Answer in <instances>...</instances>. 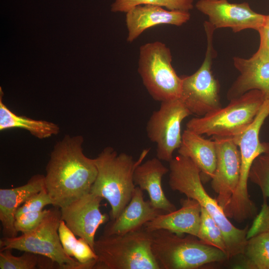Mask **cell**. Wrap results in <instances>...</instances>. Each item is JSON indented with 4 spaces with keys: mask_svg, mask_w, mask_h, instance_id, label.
I'll use <instances>...</instances> for the list:
<instances>
[{
    "mask_svg": "<svg viewBox=\"0 0 269 269\" xmlns=\"http://www.w3.org/2000/svg\"><path fill=\"white\" fill-rule=\"evenodd\" d=\"M80 135H66L57 142L46 167L45 188L52 205L59 208L90 192L97 168L83 152Z\"/></svg>",
    "mask_w": 269,
    "mask_h": 269,
    "instance_id": "cell-1",
    "label": "cell"
},
{
    "mask_svg": "<svg viewBox=\"0 0 269 269\" xmlns=\"http://www.w3.org/2000/svg\"><path fill=\"white\" fill-rule=\"evenodd\" d=\"M169 163L170 188L197 201L215 220L223 233L228 260L242 255L247 241L248 226L239 229L231 223L216 199L211 197L206 191L200 171L191 159L178 154Z\"/></svg>",
    "mask_w": 269,
    "mask_h": 269,
    "instance_id": "cell-2",
    "label": "cell"
},
{
    "mask_svg": "<svg viewBox=\"0 0 269 269\" xmlns=\"http://www.w3.org/2000/svg\"><path fill=\"white\" fill-rule=\"evenodd\" d=\"M148 151L149 149L143 150L138 159L134 161L131 155L118 153L108 146L94 158L97 175L90 192L108 201L111 220L117 218L130 201L136 187L134 170Z\"/></svg>",
    "mask_w": 269,
    "mask_h": 269,
    "instance_id": "cell-3",
    "label": "cell"
},
{
    "mask_svg": "<svg viewBox=\"0 0 269 269\" xmlns=\"http://www.w3.org/2000/svg\"><path fill=\"white\" fill-rule=\"evenodd\" d=\"M150 233L152 252L160 269H196L228 260L224 252L196 236L182 237L163 229Z\"/></svg>",
    "mask_w": 269,
    "mask_h": 269,
    "instance_id": "cell-4",
    "label": "cell"
},
{
    "mask_svg": "<svg viewBox=\"0 0 269 269\" xmlns=\"http://www.w3.org/2000/svg\"><path fill=\"white\" fill-rule=\"evenodd\" d=\"M151 243V233L144 227L124 234H103L95 241L93 269H160Z\"/></svg>",
    "mask_w": 269,
    "mask_h": 269,
    "instance_id": "cell-5",
    "label": "cell"
},
{
    "mask_svg": "<svg viewBox=\"0 0 269 269\" xmlns=\"http://www.w3.org/2000/svg\"><path fill=\"white\" fill-rule=\"evenodd\" d=\"M266 100L261 91L250 90L230 100L225 107L192 118L186 129L201 135L236 138L252 123Z\"/></svg>",
    "mask_w": 269,
    "mask_h": 269,
    "instance_id": "cell-6",
    "label": "cell"
},
{
    "mask_svg": "<svg viewBox=\"0 0 269 269\" xmlns=\"http://www.w3.org/2000/svg\"><path fill=\"white\" fill-rule=\"evenodd\" d=\"M61 220L60 208L54 207L48 212L33 230L13 238L0 240V250L15 249L47 258L57 264L58 269H84L83 266L63 250L58 233Z\"/></svg>",
    "mask_w": 269,
    "mask_h": 269,
    "instance_id": "cell-7",
    "label": "cell"
},
{
    "mask_svg": "<svg viewBox=\"0 0 269 269\" xmlns=\"http://www.w3.org/2000/svg\"><path fill=\"white\" fill-rule=\"evenodd\" d=\"M169 48L163 42L146 43L140 47L137 71L152 99L160 102L180 98L182 78L172 64Z\"/></svg>",
    "mask_w": 269,
    "mask_h": 269,
    "instance_id": "cell-8",
    "label": "cell"
},
{
    "mask_svg": "<svg viewBox=\"0 0 269 269\" xmlns=\"http://www.w3.org/2000/svg\"><path fill=\"white\" fill-rule=\"evenodd\" d=\"M204 27L207 41L204 60L194 73L181 77L179 98L191 115L199 117H203L222 107L220 85L212 71V60L216 54L213 47V35L215 29L208 21H205Z\"/></svg>",
    "mask_w": 269,
    "mask_h": 269,
    "instance_id": "cell-9",
    "label": "cell"
},
{
    "mask_svg": "<svg viewBox=\"0 0 269 269\" xmlns=\"http://www.w3.org/2000/svg\"><path fill=\"white\" fill-rule=\"evenodd\" d=\"M269 116V100H266L252 123L238 137L233 138L239 147L241 156L239 181L228 205L229 210L235 214L247 215L256 208L248 193V181L255 159L269 149V142H262L259 138L262 126Z\"/></svg>",
    "mask_w": 269,
    "mask_h": 269,
    "instance_id": "cell-10",
    "label": "cell"
},
{
    "mask_svg": "<svg viewBox=\"0 0 269 269\" xmlns=\"http://www.w3.org/2000/svg\"><path fill=\"white\" fill-rule=\"evenodd\" d=\"M160 103L159 109L150 117L146 130L148 138L156 144L157 157L169 162L181 143V123L191 114L179 98Z\"/></svg>",
    "mask_w": 269,
    "mask_h": 269,
    "instance_id": "cell-11",
    "label": "cell"
},
{
    "mask_svg": "<svg viewBox=\"0 0 269 269\" xmlns=\"http://www.w3.org/2000/svg\"><path fill=\"white\" fill-rule=\"evenodd\" d=\"M198 10L208 16L215 28L229 27L234 32L246 29L258 31L265 25L266 15L254 11L247 2L230 3L228 0H199Z\"/></svg>",
    "mask_w": 269,
    "mask_h": 269,
    "instance_id": "cell-12",
    "label": "cell"
},
{
    "mask_svg": "<svg viewBox=\"0 0 269 269\" xmlns=\"http://www.w3.org/2000/svg\"><path fill=\"white\" fill-rule=\"evenodd\" d=\"M217 161L211 185L217 201L224 210L236 190L240 176L241 156L232 137H214Z\"/></svg>",
    "mask_w": 269,
    "mask_h": 269,
    "instance_id": "cell-13",
    "label": "cell"
},
{
    "mask_svg": "<svg viewBox=\"0 0 269 269\" xmlns=\"http://www.w3.org/2000/svg\"><path fill=\"white\" fill-rule=\"evenodd\" d=\"M102 199L90 192L60 208L61 219L76 236L84 239L93 250L97 229L109 219L107 214L100 211Z\"/></svg>",
    "mask_w": 269,
    "mask_h": 269,
    "instance_id": "cell-14",
    "label": "cell"
},
{
    "mask_svg": "<svg viewBox=\"0 0 269 269\" xmlns=\"http://www.w3.org/2000/svg\"><path fill=\"white\" fill-rule=\"evenodd\" d=\"M239 76L227 94L229 100L252 90H258L269 100V53L258 50L250 58H233Z\"/></svg>",
    "mask_w": 269,
    "mask_h": 269,
    "instance_id": "cell-15",
    "label": "cell"
},
{
    "mask_svg": "<svg viewBox=\"0 0 269 269\" xmlns=\"http://www.w3.org/2000/svg\"><path fill=\"white\" fill-rule=\"evenodd\" d=\"M126 23L128 31L127 41L131 43L147 29L160 24L178 26L186 23L190 18L189 11L165 9L163 7L138 5L126 13Z\"/></svg>",
    "mask_w": 269,
    "mask_h": 269,
    "instance_id": "cell-16",
    "label": "cell"
},
{
    "mask_svg": "<svg viewBox=\"0 0 269 269\" xmlns=\"http://www.w3.org/2000/svg\"><path fill=\"white\" fill-rule=\"evenodd\" d=\"M44 188V175L36 174L24 185L0 189V221L3 237L13 238L17 236L14 225L17 210L31 197Z\"/></svg>",
    "mask_w": 269,
    "mask_h": 269,
    "instance_id": "cell-17",
    "label": "cell"
},
{
    "mask_svg": "<svg viewBox=\"0 0 269 269\" xmlns=\"http://www.w3.org/2000/svg\"><path fill=\"white\" fill-rule=\"evenodd\" d=\"M162 213H165L154 208L149 200H144L143 191L136 186L129 203L117 218L107 224L103 234H124L141 229Z\"/></svg>",
    "mask_w": 269,
    "mask_h": 269,
    "instance_id": "cell-18",
    "label": "cell"
},
{
    "mask_svg": "<svg viewBox=\"0 0 269 269\" xmlns=\"http://www.w3.org/2000/svg\"><path fill=\"white\" fill-rule=\"evenodd\" d=\"M180 203L179 209L158 215L146 223L144 229L149 232L163 229L179 235L187 234L197 237L201 206L197 201L188 197L181 199Z\"/></svg>",
    "mask_w": 269,
    "mask_h": 269,
    "instance_id": "cell-19",
    "label": "cell"
},
{
    "mask_svg": "<svg viewBox=\"0 0 269 269\" xmlns=\"http://www.w3.org/2000/svg\"><path fill=\"white\" fill-rule=\"evenodd\" d=\"M161 161L154 157L140 163L134 170L133 179L136 186L147 192L151 205L166 213L176 210V208L166 197L162 189V177L169 172V168Z\"/></svg>",
    "mask_w": 269,
    "mask_h": 269,
    "instance_id": "cell-20",
    "label": "cell"
},
{
    "mask_svg": "<svg viewBox=\"0 0 269 269\" xmlns=\"http://www.w3.org/2000/svg\"><path fill=\"white\" fill-rule=\"evenodd\" d=\"M178 153L189 158L197 165L203 183L212 179L217 161L214 140L206 139L202 135L186 129L182 134Z\"/></svg>",
    "mask_w": 269,
    "mask_h": 269,
    "instance_id": "cell-21",
    "label": "cell"
},
{
    "mask_svg": "<svg viewBox=\"0 0 269 269\" xmlns=\"http://www.w3.org/2000/svg\"><path fill=\"white\" fill-rule=\"evenodd\" d=\"M2 95L0 98V130L3 131L12 128L25 130L39 139H44L56 135L59 127L55 123L44 120H37L18 116L4 104Z\"/></svg>",
    "mask_w": 269,
    "mask_h": 269,
    "instance_id": "cell-22",
    "label": "cell"
},
{
    "mask_svg": "<svg viewBox=\"0 0 269 269\" xmlns=\"http://www.w3.org/2000/svg\"><path fill=\"white\" fill-rule=\"evenodd\" d=\"M242 261L234 266L239 269H269V233L247 240Z\"/></svg>",
    "mask_w": 269,
    "mask_h": 269,
    "instance_id": "cell-23",
    "label": "cell"
},
{
    "mask_svg": "<svg viewBox=\"0 0 269 269\" xmlns=\"http://www.w3.org/2000/svg\"><path fill=\"white\" fill-rule=\"evenodd\" d=\"M40 198L28 199L17 210L15 214V228L17 232L26 233L35 229L41 222L48 210Z\"/></svg>",
    "mask_w": 269,
    "mask_h": 269,
    "instance_id": "cell-24",
    "label": "cell"
},
{
    "mask_svg": "<svg viewBox=\"0 0 269 269\" xmlns=\"http://www.w3.org/2000/svg\"><path fill=\"white\" fill-rule=\"evenodd\" d=\"M194 0H115L111 5L114 12H127L138 5L150 4L164 7L167 9L189 11L193 8Z\"/></svg>",
    "mask_w": 269,
    "mask_h": 269,
    "instance_id": "cell-25",
    "label": "cell"
},
{
    "mask_svg": "<svg viewBox=\"0 0 269 269\" xmlns=\"http://www.w3.org/2000/svg\"><path fill=\"white\" fill-rule=\"evenodd\" d=\"M197 237L206 244L215 247L226 254V246L220 228L207 211L202 207Z\"/></svg>",
    "mask_w": 269,
    "mask_h": 269,
    "instance_id": "cell-26",
    "label": "cell"
},
{
    "mask_svg": "<svg viewBox=\"0 0 269 269\" xmlns=\"http://www.w3.org/2000/svg\"><path fill=\"white\" fill-rule=\"evenodd\" d=\"M249 179L259 186L263 200L269 199V149L255 159L250 168Z\"/></svg>",
    "mask_w": 269,
    "mask_h": 269,
    "instance_id": "cell-27",
    "label": "cell"
},
{
    "mask_svg": "<svg viewBox=\"0 0 269 269\" xmlns=\"http://www.w3.org/2000/svg\"><path fill=\"white\" fill-rule=\"evenodd\" d=\"M12 249H5L0 252V269H35L39 268V255L24 252L20 256L11 254Z\"/></svg>",
    "mask_w": 269,
    "mask_h": 269,
    "instance_id": "cell-28",
    "label": "cell"
},
{
    "mask_svg": "<svg viewBox=\"0 0 269 269\" xmlns=\"http://www.w3.org/2000/svg\"><path fill=\"white\" fill-rule=\"evenodd\" d=\"M263 233H269V205L266 200H263L260 213L256 215L252 225L249 228L247 239Z\"/></svg>",
    "mask_w": 269,
    "mask_h": 269,
    "instance_id": "cell-29",
    "label": "cell"
},
{
    "mask_svg": "<svg viewBox=\"0 0 269 269\" xmlns=\"http://www.w3.org/2000/svg\"><path fill=\"white\" fill-rule=\"evenodd\" d=\"M58 233L64 251L68 256L73 258L74 248L78 239L62 219L60 222Z\"/></svg>",
    "mask_w": 269,
    "mask_h": 269,
    "instance_id": "cell-30",
    "label": "cell"
},
{
    "mask_svg": "<svg viewBox=\"0 0 269 269\" xmlns=\"http://www.w3.org/2000/svg\"><path fill=\"white\" fill-rule=\"evenodd\" d=\"M260 37L259 50L269 53V25H264L258 30Z\"/></svg>",
    "mask_w": 269,
    "mask_h": 269,
    "instance_id": "cell-31",
    "label": "cell"
},
{
    "mask_svg": "<svg viewBox=\"0 0 269 269\" xmlns=\"http://www.w3.org/2000/svg\"><path fill=\"white\" fill-rule=\"evenodd\" d=\"M265 25H269V14L266 15Z\"/></svg>",
    "mask_w": 269,
    "mask_h": 269,
    "instance_id": "cell-32",
    "label": "cell"
}]
</instances>
